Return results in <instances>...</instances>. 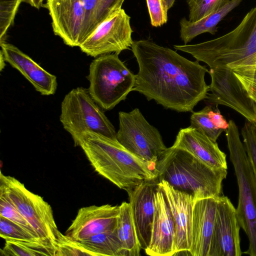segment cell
<instances>
[{"label":"cell","instance_id":"38","mask_svg":"<svg viewBox=\"0 0 256 256\" xmlns=\"http://www.w3.org/2000/svg\"><path fill=\"white\" fill-rule=\"evenodd\" d=\"M165 5L168 10L170 9L174 5L176 0H164Z\"/></svg>","mask_w":256,"mask_h":256},{"label":"cell","instance_id":"1","mask_svg":"<svg viewBox=\"0 0 256 256\" xmlns=\"http://www.w3.org/2000/svg\"><path fill=\"white\" fill-rule=\"evenodd\" d=\"M131 48L138 65L132 90L178 112H192L205 99L210 86L204 76L209 70L198 60L149 40L134 41Z\"/></svg>","mask_w":256,"mask_h":256},{"label":"cell","instance_id":"28","mask_svg":"<svg viewBox=\"0 0 256 256\" xmlns=\"http://www.w3.org/2000/svg\"><path fill=\"white\" fill-rule=\"evenodd\" d=\"M22 2L23 0H0V42H5L6 32L14 24Z\"/></svg>","mask_w":256,"mask_h":256},{"label":"cell","instance_id":"4","mask_svg":"<svg viewBox=\"0 0 256 256\" xmlns=\"http://www.w3.org/2000/svg\"><path fill=\"white\" fill-rule=\"evenodd\" d=\"M174 48L190 54L210 68L234 70L249 66L256 58V6L234 29L224 35L196 44L174 45Z\"/></svg>","mask_w":256,"mask_h":256},{"label":"cell","instance_id":"39","mask_svg":"<svg viewBox=\"0 0 256 256\" xmlns=\"http://www.w3.org/2000/svg\"><path fill=\"white\" fill-rule=\"evenodd\" d=\"M242 68H248L256 69V58L250 63V64L249 66H247L246 67Z\"/></svg>","mask_w":256,"mask_h":256},{"label":"cell","instance_id":"19","mask_svg":"<svg viewBox=\"0 0 256 256\" xmlns=\"http://www.w3.org/2000/svg\"><path fill=\"white\" fill-rule=\"evenodd\" d=\"M240 226L236 208L228 197L218 198L216 214L214 238L221 256H240Z\"/></svg>","mask_w":256,"mask_h":256},{"label":"cell","instance_id":"3","mask_svg":"<svg viewBox=\"0 0 256 256\" xmlns=\"http://www.w3.org/2000/svg\"><path fill=\"white\" fill-rule=\"evenodd\" d=\"M157 179L193 196L195 199L222 195L228 169L213 168L188 152L172 146L156 163Z\"/></svg>","mask_w":256,"mask_h":256},{"label":"cell","instance_id":"25","mask_svg":"<svg viewBox=\"0 0 256 256\" xmlns=\"http://www.w3.org/2000/svg\"><path fill=\"white\" fill-rule=\"evenodd\" d=\"M78 242L92 256H125L116 229L112 232L94 235Z\"/></svg>","mask_w":256,"mask_h":256},{"label":"cell","instance_id":"31","mask_svg":"<svg viewBox=\"0 0 256 256\" xmlns=\"http://www.w3.org/2000/svg\"><path fill=\"white\" fill-rule=\"evenodd\" d=\"M242 142L256 178V124L246 120L242 128Z\"/></svg>","mask_w":256,"mask_h":256},{"label":"cell","instance_id":"6","mask_svg":"<svg viewBox=\"0 0 256 256\" xmlns=\"http://www.w3.org/2000/svg\"><path fill=\"white\" fill-rule=\"evenodd\" d=\"M88 79L89 92L103 110H112L124 100L136 82L133 74L116 54L96 58L90 63Z\"/></svg>","mask_w":256,"mask_h":256},{"label":"cell","instance_id":"33","mask_svg":"<svg viewBox=\"0 0 256 256\" xmlns=\"http://www.w3.org/2000/svg\"><path fill=\"white\" fill-rule=\"evenodd\" d=\"M92 256L78 242L74 241L64 235L57 244L56 256Z\"/></svg>","mask_w":256,"mask_h":256},{"label":"cell","instance_id":"34","mask_svg":"<svg viewBox=\"0 0 256 256\" xmlns=\"http://www.w3.org/2000/svg\"><path fill=\"white\" fill-rule=\"evenodd\" d=\"M233 72L246 90L250 96L256 102V75L234 70Z\"/></svg>","mask_w":256,"mask_h":256},{"label":"cell","instance_id":"35","mask_svg":"<svg viewBox=\"0 0 256 256\" xmlns=\"http://www.w3.org/2000/svg\"><path fill=\"white\" fill-rule=\"evenodd\" d=\"M210 116L213 122L218 128L223 130L224 132L226 130L228 122L224 118L218 110L216 112L212 110Z\"/></svg>","mask_w":256,"mask_h":256},{"label":"cell","instance_id":"21","mask_svg":"<svg viewBox=\"0 0 256 256\" xmlns=\"http://www.w3.org/2000/svg\"><path fill=\"white\" fill-rule=\"evenodd\" d=\"M242 0H230L225 5L203 18L191 22L186 18L180 22V37L184 44L196 36L206 32L214 34L217 25L230 12L238 6Z\"/></svg>","mask_w":256,"mask_h":256},{"label":"cell","instance_id":"20","mask_svg":"<svg viewBox=\"0 0 256 256\" xmlns=\"http://www.w3.org/2000/svg\"><path fill=\"white\" fill-rule=\"evenodd\" d=\"M172 146L188 152L213 168L228 169L226 156L216 142L190 126L180 129Z\"/></svg>","mask_w":256,"mask_h":256},{"label":"cell","instance_id":"15","mask_svg":"<svg viewBox=\"0 0 256 256\" xmlns=\"http://www.w3.org/2000/svg\"><path fill=\"white\" fill-rule=\"evenodd\" d=\"M158 184L157 178L145 180L126 192L140 246L144 250L151 240Z\"/></svg>","mask_w":256,"mask_h":256},{"label":"cell","instance_id":"24","mask_svg":"<svg viewBox=\"0 0 256 256\" xmlns=\"http://www.w3.org/2000/svg\"><path fill=\"white\" fill-rule=\"evenodd\" d=\"M0 254L4 256H56L57 246L42 238L33 240L8 239L0 249Z\"/></svg>","mask_w":256,"mask_h":256},{"label":"cell","instance_id":"14","mask_svg":"<svg viewBox=\"0 0 256 256\" xmlns=\"http://www.w3.org/2000/svg\"><path fill=\"white\" fill-rule=\"evenodd\" d=\"M120 206L109 204L80 208L65 235L80 242L99 234L114 231L117 226Z\"/></svg>","mask_w":256,"mask_h":256},{"label":"cell","instance_id":"37","mask_svg":"<svg viewBox=\"0 0 256 256\" xmlns=\"http://www.w3.org/2000/svg\"><path fill=\"white\" fill-rule=\"evenodd\" d=\"M232 70L238 71L241 72L256 75V69L248 68H240L234 69Z\"/></svg>","mask_w":256,"mask_h":256},{"label":"cell","instance_id":"18","mask_svg":"<svg viewBox=\"0 0 256 256\" xmlns=\"http://www.w3.org/2000/svg\"><path fill=\"white\" fill-rule=\"evenodd\" d=\"M0 54L5 62L18 70L41 94H54L57 88L56 76L50 73L14 45L0 42Z\"/></svg>","mask_w":256,"mask_h":256},{"label":"cell","instance_id":"7","mask_svg":"<svg viewBox=\"0 0 256 256\" xmlns=\"http://www.w3.org/2000/svg\"><path fill=\"white\" fill-rule=\"evenodd\" d=\"M60 120L76 146L80 136L88 132L117 140L114 127L92 98L88 88L78 87L64 96Z\"/></svg>","mask_w":256,"mask_h":256},{"label":"cell","instance_id":"16","mask_svg":"<svg viewBox=\"0 0 256 256\" xmlns=\"http://www.w3.org/2000/svg\"><path fill=\"white\" fill-rule=\"evenodd\" d=\"M169 206L175 226L174 255L188 252L192 244V227L194 197L174 188L168 182H158Z\"/></svg>","mask_w":256,"mask_h":256},{"label":"cell","instance_id":"13","mask_svg":"<svg viewBox=\"0 0 256 256\" xmlns=\"http://www.w3.org/2000/svg\"><path fill=\"white\" fill-rule=\"evenodd\" d=\"M52 19L55 35L71 47L80 46L82 36L86 10L82 0H46L44 6Z\"/></svg>","mask_w":256,"mask_h":256},{"label":"cell","instance_id":"11","mask_svg":"<svg viewBox=\"0 0 256 256\" xmlns=\"http://www.w3.org/2000/svg\"><path fill=\"white\" fill-rule=\"evenodd\" d=\"M211 83L206 100L210 105H224L256 124V102L248 95L233 70L223 67L210 69Z\"/></svg>","mask_w":256,"mask_h":256},{"label":"cell","instance_id":"22","mask_svg":"<svg viewBox=\"0 0 256 256\" xmlns=\"http://www.w3.org/2000/svg\"><path fill=\"white\" fill-rule=\"evenodd\" d=\"M86 10L82 42L110 14L122 8L124 0H82Z\"/></svg>","mask_w":256,"mask_h":256},{"label":"cell","instance_id":"2","mask_svg":"<svg viewBox=\"0 0 256 256\" xmlns=\"http://www.w3.org/2000/svg\"><path fill=\"white\" fill-rule=\"evenodd\" d=\"M77 146L96 172L126 192L144 181L157 178L156 164L136 157L118 140L88 132L79 138Z\"/></svg>","mask_w":256,"mask_h":256},{"label":"cell","instance_id":"30","mask_svg":"<svg viewBox=\"0 0 256 256\" xmlns=\"http://www.w3.org/2000/svg\"><path fill=\"white\" fill-rule=\"evenodd\" d=\"M0 236L4 240H33L40 238L18 224L2 216H0Z\"/></svg>","mask_w":256,"mask_h":256},{"label":"cell","instance_id":"32","mask_svg":"<svg viewBox=\"0 0 256 256\" xmlns=\"http://www.w3.org/2000/svg\"><path fill=\"white\" fill-rule=\"evenodd\" d=\"M150 24L159 27L168 21V10L164 0H146Z\"/></svg>","mask_w":256,"mask_h":256},{"label":"cell","instance_id":"29","mask_svg":"<svg viewBox=\"0 0 256 256\" xmlns=\"http://www.w3.org/2000/svg\"><path fill=\"white\" fill-rule=\"evenodd\" d=\"M0 216L18 224L37 238H40L34 228L2 192H0Z\"/></svg>","mask_w":256,"mask_h":256},{"label":"cell","instance_id":"23","mask_svg":"<svg viewBox=\"0 0 256 256\" xmlns=\"http://www.w3.org/2000/svg\"><path fill=\"white\" fill-rule=\"evenodd\" d=\"M120 208L116 230L125 256H138L141 247L129 202H122Z\"/></svg>","mask_w":256,"mask_h":256},{"label":"cell","instance_id":"9","mask_svg":"<svg viewBox=\"0 0 256 256\" xmlns=\"http://www.w3.org/2000/svg\"><path fill=\"white\" fill-rule=\"evenodd\" d=\"M118 142L139 158L156 164L167 149L158 130L145 118L139 108L118 113Z\"/></svg>","mask_w":256,"mask_h":256},{"label":"cell","instance_id":"36","mask_svg":"<svg viewBox=\"0 0 256 256\" xmlns=\"http://www.w3.org/2000/svg\"><path fill=\"white\" fill-rule=\"evenodd\" d=\"M44 0H23V2L27 3L32 6L39 9L44 6L43 2Z\"/></svg>","mask_w":256,"mask_h":256},{"label":"cell","instance_id":"27","mask_svg":"<svg viewBox=\"0 0 256 256\" xmlns=\"http://www.w3.org/2000/svg\"><path fill=\"white\" fill-rule=\"evenodd\" d=\"M230 0H188L189 20L197 21L225 5Z\"/></svg>","mask_w":256,"mask_h":256},{"label":"cell","instance_id":"8","mask_svg":"<svg viewBox=\"0 0 256 256\" xmlns=\"http://www.w3.org/2000/svg\"><path fill=\"white\" fill-rule=\"evenodd\" d=\"M0 192L29 222L40 238L50 240L57 246L64 234L58 228L51 206L41 196L29 190L15 178L2 172Z\"/></svg>","mask_w":256,"mask_h":256},{"label":"cell","instance_id":"17","mask_svg":"<svg viewBox=\"0 0 256 256\" xmlns=\"http://www.w3.org/2000/svg\"><path fill=\"white\" fill-rule=\"evenodd\" d=\"M155 212L151 240L144 250L151 256H172L174 254L175 226L165 194L159 186L155 196Z\"/></svg>","mask_w":256,"mask_h":256},{"label":"cell","instance_id":"5","mask_svg":"<svg viewBox=\"0 0 256 256\" xmlns=\"http://www.w3.org/2000/svg\"><path fill=\"white\" fill-rule=\"evenodd\" d=\"M226 133L230 158L238 188L236 217L248 240V248L244 254L256 256V178L238 126L233 120L228 122Z\"/></svg>","mask_w":256,"mask_h":256},{"label":"cell","instance_id":"12","mask_svg":"<svg viewBox=\"0 0 256 256\" xmlns=\"http://www.w3.org/2000/svg\"><path fill=\"white\" fill-rule=\"evenodd\" d=\"M218 198L208 197L194 200L192 244L188 250L192 256H221L214 238Z\"/></svg>","mask_w":256,"mask_h":256},{"label":"cell","instance_id":"10","mask_svg":"<svg viewBox=\"0 0 256 256\" xmlns=\"http://www.w3.org/2000/svg\"><path fill=\"white\" fill-rule=\"evenodd\" d=\"M130 17L120 8L102 22L79 46L88 56L96 58L130 49L133 42Z\"/></svg>","mask_w":256,"mask_h":256},{"label":"cell","instance_id":"26","mask_svg":"<svg viewBox=\"0 0 256 256\" xmlns=\"http://www.w3.org/2000/svg\"><path fill=\"white\" fill-rule=\"evenodd\" d=\"M212 110V106H208L200 111L193 112L190 118V126L202 132L216 142L218 138L224 130L218 128L213 122L210 116Z\"/></svg>","mask_w":256,"mask_h":256}]
</instances>
